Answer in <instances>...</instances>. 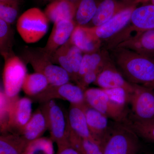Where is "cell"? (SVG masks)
I'll return each instance as SVG.
<instances>
[{
	"label": "cell",
	"instance_id": "cell-1",
	"mask_svg": "<svg viewBox=\"0 0 154 154\" xmlns=\"http://www.w3.org/2000/svg\"><path fill=\"white\" fill-rule=\"evenodd\" d=\"M110 57L127 81L154 89V60L124 48L108 50Z\"/></svg>",
	"mask_w": 154,
	"mask_h": 154
},
{
	"label": "cell",
	"instance_id": "cell-2",
	"mask_svg": "<svg viewBox=\"0 0 154 154\" xmlns=\"http://www.w3.org/2000/svg\"><path fill=\"white\" fill-rule=\"evenodd\" d=\"M139 137L127 125L113 121L102 144L104 154H137Z\"/></svg>",
	"mask_w": 154,
	"mask_h": 154
},
{
	"label": "cell",
	"instance_id": "cell-3",
	"mask_svg": "<svg viewBox=\"0 0 154 154\" xmlns=\"http://www.w3.org/2000/svg\"><path fill=\"white\" fill-rule=\"evenodd\" d=\"M41 104L40 107L47 121L50 138L57 144L58 149L70 145L67 113L64 112L54 100Z\"/></svg>",
	"mask_w": 154,
	"mask_h": 154
},
{
	"label": "cell",
	"instance_id": "cell-4",
	"mask_svg": "<svg viewBox=\"0 0 154 154\" xmlns=\"http://www.w3.org/2000/svg\"><path fill=\"white\" fill-rule=\"evenodd\" d=\"M49 21L45 12L38 8H31L19 17L17 24V31L26 43H36L47 33Z\"/></svg>",
	"mask_w": 154,
	"mask_h": 154
},
{
	"label": "cell",
	"instance_id": "cell-5",
	"mask_svg": "<svg viewBox=\"0 0 154 154\" xmlns=\"http://www.w3.org/2000/svg\"><path fill=\"white\" fill-rule=\"evenodd\" d=\"M24 57L34 71L40 73L47 78L50 85L60 86L69 82L71 78L68 73L61 67L52 63L42 48L27 50Z\"/></svg>",
	"mask_w": 154,
	"mask_h": 154
},
{
	"label": "cell",
	"instance_id": "cell-6",
	"mask_svg": "<svg viewBox=\"0 0 154 154\" xmlns=\"http://www.w3.org/2000/svg\"><path fill=\"white\" fill-rule=\"evenodd\" d=\"M85 95L87 105L113 121L124 122L128 118L130 113L127 106L114 102L103 89L88 88L85 91Z\"/></svg>",
	"mask_w": 154,
	"mask_h": 154
},
{
	"label": "cell",
	"instance_id": "cell-7",
	"mask_svg": "<svg viewBox=\"0 0 154 154\" xmlns=\"http://www.w3.org/2000/svg\"><path fill=\"white\" fill-rule=\"evenodd\" d=\"M5 57L2 76L4 91L9 98H14L18 96L22 89L27 75V68L24 62L14 54Z\"/></svg>",
	"mask_w": 154,
	"mask_h": 154
},
{
	"label": "cell",
	"instance_id": "cell-8",
	"mask_svg": "<svg viewBox=\"0 0 154 154\" xmlns=\"http://www.w3.org/2000/svg\"><path fill=\"white\" fill-rule=\"evenodd\" d=\"M134 85V90L130 96L131 110L128 116L139 121L154 120V89Z\"/></svg>",
	"mask_w": 154,
	"mask_h": 154
},
{
	"label": "cell",
	"instance_id": "cell-9",
	"mask_svg": "<svg viewBox=\"0 0 154 154\" xmlns=\"http://www.w3.org/2000/svg\"><path fill=\"white\" fill-rule=\"evenodd\" d=\"M34 102L40 104L54 99H62L70 104L84 105L86 104L85 91L78 85L70 83L61 85H49L43 92L30 98Z\"/></svg>",
	"mask_w": 154,
	"mask_h": 154
},
{
	"label": "cell",
	"instance_id": "cell-10",
	"mask_svg": "<svg viewBox=\"0 0 154 154\" xmlns=\"http://www.w3.org/2000/svg\"><path fill=\"white\" fill-rule=\"evenodd\" d=\"M32 104L30 98H12L7 133L20 134L33 114Z\"/></svg>",
	"mask_w": 154,
	"mask_h": 154
},
{
	"label": "cell",
	"instance_id": "cell-11",
	"mask_svg": "<svg viewBox=\"0 0 154 154\" xmlns=\"http://www.w3.org/2000/svg\"><path fill=\"white\" fill-rule=\"evenodd\" d=\"M137 5L125 9L103 25L89 27L94 35L102 42L103 47L129 24L131 14Z\"/></svg>",
	"mask_w": 154,
	"mask_h": 154
},
{
	"label": "cell",
	"instance_id": "cell-12",
	"mask_svg": "<svg viewBox=\"0 0 154 154\" xmlns=\"http://www.w3.org/2000/svg\"><path fill=\"white\" fill-rule=\"evenodd\" d=\"M94 84L104 90L122 88L130 94L134 90V85L126 81L111 58L105 65Z\"/></svg>",
	"mask_w": 154,
	"mask_h": 154
},
{
	"label": "cell",
	"instance_id": "cell-13",
	"mask_svg": "<svg viewBox=\"0 0 154 154\" xmlns=\"http://www.w3.org/2000/svg\"><path fill=\"white\" fill-rule=\"evenodd\" d=\"M76 24L74 20H63L54 23L52 30L45 46L42 48L50 56L69 41Z\"/></svg>",
	"mask_w": 154,
	"mask_h": 154
},
{
	"label": "cell",
	"instance_id": "cell-14",
	"mask_svg": "<svg viewBox=\"0 0 154 154\" xmlns=\"http://www.w3.org/2000/svg\"><path fill=\"white\" fill-rule=\"evenodd\" d=\"M83 107L91 134L94 139L102 145L110 130L109 118L87 104Z\"/></svg>",
	"mask_w": 154,
	"mask_h": 154
},
{
	"label": "cell",
	"instance_id": "cell-15",
	"mask_svg": "<svg viewBox=\"0 0 154 154\" xmlns=\"http://www.w3.org/2000/svg\"><path fill=\"white\" fill-rule=\"evenodd\" d=\"M70 41L84 54L96 52L102 48V42L89 27L76 25Z\"/></svg>",
	"mask_w": 154,
	"mask_h": 154
},
{
	"label": "cell",
	"instance_id": "cell-16",
	"mask_svg": "<svg viewBox=\"0 0 154 154\" xmlns=\"http://www.w3.org/2000/svg\"><path fill=\"white\" fill-rule=\"evenodd\" d=\"M128 26L138 35L154 29V5L151 4L137 7L131 14Z\"/></svg>",
	"mask_w": 154,
	"mask_h": 154
},
{
	"label": "cell",
	"instance_id": "cell-17",
	"mask_svg": "<svg viewBox=\"0 0 154 154\" xmlns=\"http://www.w3.org/2000/svg\"><path fill=\"white\" fill-rule=\"evenodd\" d=\"M134 5H136L118 0H102L99 2L96 14L91 22L92 26L90 27L103 25L119 12Z\"/></svg>",
	"mask_w": 154,
	"mask_h": 154
},
{
	"label": "cell",
	"instance_id": "cell-18",
	"mask_svg": "<svg viewBox=\"0 0 154 154\" xmlns=\"http://www.w3.org/2000/svg\"><path fill=\"white\" fill-rule=\"evenodd\" d=\"M84 105L70 104L67 113L70 129L83 139L96 140L89 130L85 114L83 109Z\"/></svg>",
	"mask_w": 154,
	"mask_h": 154
},
{
	"label": "cell",
	"instance_id": "cell-19",
	"mask_svg": "<svg viewBox=\"0 0 154 154\" xmlns=\"http://www.w3.org/2000/svg\"><path fill=\"white\" fill-rule=\"evenodd\" d=\"M78 0H55L46 7L45 13L50 21L55 23L63 20H74Z\"/></svg>",
	"mask_w": 154,
	"mask_h": 154
},
{
	"label": "cell",
	"instance_id": "cell-20",
	"mask_svg": "<svg viewBox=\"0 0 154 154\" xmlns=\"http://www.w3.org/2000/svg\"><path fill=\"white\" fill-rule=\"evenodd\" d=\"M117 47L127 48L152 58L154 56V29L144 31L136 37L122 42Z\"/></svg>",
	"mask_w": 154,
	"mask_h": 154
},
{
	"label": "cell",
	"instance_id": "cell-21",
	"mask_svg": "<svg viewBox=\"0 0 154 154\" xmlns=\"http://www.w3.org/2000/svg\"><path fill=\"white\" fill-rule=\"evenodd\" d=\"M47 130V121L39 107L33 112L30 120L19 135L28 143L42 137Z\"/></svg>",
	"mask_w": 154,
	"mask_h": 154
},
{
	"label": "cell",
	"instance_id": "cell-22",
	"mask_svg": "<svg viewBox=\"0 0 154 154\" xmlns=\"http://www.w3.org/2000/svg\"><path fill=\"white\" fill-rule=\"evenodd\" d=\"M110 59L109 51L103 48L96 52L84 54L76 84L80 78L88 72L103 69Z\"/></svg>",
	"mask_w": 154,
	"mask_h": 154
},
{
	"label": "cell",
	"instance_id": "cell-23",
	"mask_svg": "<svg viewBox=\"0 0 154 154\" xmlns=\"http://www.w3.org/2000/svg\"><path fill=\"white\" fill-rule=\"evenodd\" d=\"M27 144L19 134H2L0 137V154H23Z\"/></svg>",
	"mask_w": 154,
	"mask_h": 154
},
{
	"label": "cell",
	"instance_id": "cell-24",
	"mask_svg": "<svg viewBox=\"0 0 154 154\" xmlns=\"http://www.w3.org/2000/svg\"><path fill=\"white\" fill-rule=\"evenodd\" d=\"M99 2L96 0H78L74 21L77 25L86 26L95 16Z\"/></svg>",
	"mask_w": 154,
	"mask_h": 154
},
{
	"label": "cell",
	"instance_id": "cell-25",
	"mask_svg": "<svg viewBox=\"0 0 154 154\" xmlns=\"http://www.w3.org/2000/svg\"><path fill=\"white\" fill-rule=\"evenodd\" d=\"M49 85L47 78L44 75L35 72L26 76L22 90L27 96L32 98L43 92Z\"/></svg>",
	"mask_w": 154,
	"mask_h": 154
},
{
	"label": "cell",
	"instance_id": "cell-26",
	"mask_svg": "<svg viewBox=\"0 0 154 154\" xmlns=\"http://www.w3.org/2000/svg\"><path fill=\"white\" fill-rule=\"evenodd\" d=\"M124 123L133 130L139 137L154 143V120L139 121L128 116Z\"/></svg>",
	"mask_w": 154,
	"mask_h": 154
},
{
	"label": "cell",
	"instance_id": "cell-27",
	"mask_svg": "<svg viewBox=\"0 0 154 154\" xmlns=\"http://www.w3.org/2000/svg\"><path fill=\"white\" fill-rule=\"evenodd\" d=\"M23 154H54L53 141L50 138H39L27 144Z\"/></svg>",
	"mask_w": 154,
	"mask_h": 154
},
{
	"label": "cell",
	"instance_id": "cell-28",
	"mask_svg": "<svg viewBox=\"0 0 154 154\" xmlns=\"http://www.w3.org/2000/svg\"><path fill=\"white\" fill-rule=\"evenodd\" d=\"M67 54L72 71V81L76 83L84 53L79 48L72 44L69 39L68 42Z\"/></svg>",
	"mask_w": 154,
	"mask_h": 154
},
{
	"label": "cell",
	"instance_id": "cell-29",
	"mask_svg": "<svg viewBox=\"0 0 154 154\" xmlns=\"http://www.w3.org/2000/svg\"><path fill=\"white\" fill-rule=\"evenodd\" d=\"M17 16V0H7L0 2V19L10 25L15 22Z\"/></svg>",
	"mask_w": 154,
	"mask_h": 154
},
{
	"label": "cell",
	"instance_id": "cell-30",
	"mask_svg": "<svg viewBox=\"0 0 154 154\" xmlns=\"http://www.w3.org/2000/svg\"><path fill=\"white\" fill-rule=\"evenodd\" d=\"M1 132L2 134L7 132L8 122L11 101L12 98H9L4 91H1Z\"/></svg>",
	"mask_w": 154,
	"mask_h": 154
},
{
	"label": "cell",
	"instance_id": "cell-31",
	"mask_svg": "<svg viewBox=\"0 0 154 154\" xmlns=\"http://www.w3.org/2000/svg\"><path fill=\"white\" fill-rule=\"evenodd\" d=\"M104 90L110 99L116 103L126 106L129 104L131 94L125 89L122 88H116Z\"/></svg>",
	"mask_w": 154,
	"mask_h": 154
},
{
	"label": "cell",
	"instance_id": "cell-32",
	"mask_svg": "<svg viewBox=\"0 0 154 154\" xmlns=\"http://www.w3.org/2000/svg\"><path fill=\"white\" fill-rule=\"evenodd\" d=\"M80 154H104L101 144L96 140L82 139Z\"/></svg>",
	"mask_w": 154,
	"mask_h": 154
},
{
	"label": "cell",
	"instance_id": "cell-33",
	"mask_svg": "<svg viewBox=\"0 0 154 154\" xmlns=\"http://www.w3.org/2000/svg\"><path fill=\"white\" fill-rule=\"evenodd\" d=\"M102 69L91 71L86 73L79 80L77 85L81 87L84 91H85L90 85L94 84L96 82L98 75L102 71Z\"/></svg>",
	"mask_w": 154,
	"mask_h": 154
},
{
	"label": "cell",
	"instance_id": "cell-34",
	"mask_svg": "<svg viewBox=\"0 0 154 154\" xmlns=\"http://www.w3.org/2000/svg\"><path fill=\"white\" fill-rule=\"evenodd\" d=\"M9 24L4 20L0 19V45L1 51L3 56L7 54V43L9 39Z\"/></svg>",
	"mask_w": 154,
	"mask_h": 154
},
{
	"label": "cell",
	"instance_id": "cell-35",
	"mask_svg": "<svg viewBox=\"0 0 154 154\" xmlns=\"http://www.w3.org/2000/svg\"><path fill=\"white\" fill-rule=\"evenodd\" d=\"M57 154H80L76 149L70 145L58 149Z\"/></svg>",
	"mask_w": 154,
	"mask_h": 154
},
{
	"label": "cell",
	"instance_id": "cell-36",
	"mask_svg": "<svg viewBox=\"0 0 154 154\" xmlns=\"http://www.w3.org/2000/svg\"><path fill=\"white\" fill-rule=\"evenodd\" d=\"M118 1H122V2H125L130 3L132 5H137L140 3H145L147 2L150 0H118Z\"/></svg>",
	"mask_w": 154,
	"mask_h": 154
},
{
	"label": "cell",
	"instance_id": "cell-37",
	"mask_svg": "<svg viewBox=\"0 0 154 154\" xmlns=\"http://www.w3.org/2000/svg\"><path fill=\"white\" fill-rule=\"evenodd\" d=\"M151 2V4L152 5H154V0H150Z\"/></svg>",
	"mask_w": 154,
	"mask_h": 154
},
{
	"label": "cell",
	"instance_id": "cell-38",
	"mask_svg": "<svg viewBox=\"0 0 154 154\" xmlns=\"http://www.w3.org/2000/svg\"><path fill=\"white\" fill-rule=\"evenodd\" d=\"M49 1H51L52 2V1H55V0H49ZM67 1H76V0H67Z\"/></svg>",
	"mask_w": 154,
	"mask_h": 154
},
{
	"label": "cell",
	"instance_id": "cell-39",
	"mask_svg": "<svg viewBox=\"0 0 154 154\" xmlns=\"http://www.w3.org/2000/svg\"><path fill=\"white\" fill-rule=\"evenodd\" d=\"M7 1V0H0V2H1V1Z\"/></svg>",
	"mask_w": 154,
	"mask_h": 154
}]
</instances>
